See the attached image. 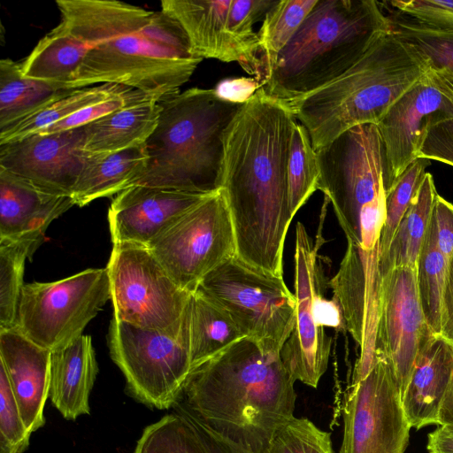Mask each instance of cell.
<instances>
[{"label":"cell","instance_id":"31","mask_svg":"<svg viewBox=\"0 0 453 453\" xmlns=\"http://www.w3.org/2000/svg\"><path fill=\"white\" fill-rule=\"evenodd\" d=\"M128 88L105 83L73 89L36 111L1 129L0 145L16 142L36 134L76 111L111 97Z\"/></svg>","mask_w":453,"mask_h":453},{"label":"cell","instance_id":"35","mask_svg":"<svg viewBox=\"0 0 453 453\" xmlns=\"http://www.w3.org/2000/svg\"><path fill=\"white\" fill-rule=\"evenodd\" d=\"M134 453H210L193 422L183 413L168 414L148 426Z\"/></svg>","mask_w":453,"mask_h":453},{"label":"cell","instance_id":"25","mask_svg":"<svg viewBox=\"0 0 453 453\" xmlns=\"http://www.w3.org/2000/svg\"><path fill=\"white\" fill-rule=\"evenodd\" d=\"M160 103L145 94L85 127V151L108 155L142 145L155 130Z\"/></svg>","mask_w":453,"mask_h":453},{"label":"cell","instance_id":"11","mask_svg":"<svg viewBox=\"0 0 453 453\" xmlns=\"http://www.w3.org/2000/svg\"><path fill=\"white\" fill-rule=\"evenodd\" d=\"M108 300L106 267L89 268L52 282L27 283L22 289L16 327L53 351L81 337Z\"/></svg>","mask_w":453,"mask_h":453},{"label":"cell","instance_id":"23","mask_svg":"<svg viewBox=\"0 0 453 453\" xmlns=\"http://www.w3.org/2000/svg\"><path fill=\"white\" fill-rule=\"evenodd\" d=\"M453 379V344L433 334L422 345L402 398L411 427L437 425L443 396Z\"/></svg>","mask_w":453,"mask_h":453},{"label":"cell","instance_id":"30","mask_svg":"<svg viewBox=\"0 0 453 453\" xmlns=\"http://www.w3.org/2000/svg\"><path fill=\"white\" fill-rule=\"evenodd\" d=\"M73 89L25 76L20 63L0 60V130Z\"/></svg>","mask_w":453,"mask_h":453},{"label":"cell","instance_id":"49","mask_svg":"<svg viewBox=\"0 0 453 453\" xmlns=\"http://www.w3.org/2000/svg\"><path fill=\"white\" fill-rule=\"evenodd\" d=\"M428 453H453V429L439 426L427 436Z\"/></svg>","mask_w":453,"mask_h":453},{"label":"cell","instance_id":"45","mask_svg":"<svg viewBox=\"0 0 453 453\" xmlns=\"http://www.w3.org/2000/svg\"><path fill=\"white\" fill-rule=\"evenodd\" d=\"M437 246L450 262L453 257V204L438 194L435 196L432 213Z\"/></svg>","mask_w":453,"mask_h":453},{"label":"cell","instance_id":"18","mask_svg":"<svg viewBox=\"0 0 453 453\" xmlns=\"http://www.w3.org/2000/svg\"><path fill=\"white\" fill-rule=\"evenodd\" d=\"M85 127L34 134L0 145V168L57 196H71L91 155L85 151Z\"/></svg>","mask_w":453,"mask_h":453},{"label":"cell","instance_id":"46","mask_svg":"<svg viewBox=\"0 0 453 453\" xmlns=\"http://www.w3.org/2000/svg\"><path fill=\"white\" fill-rule=\"evenodd\" d=\"M260 88V82L253 78H227L220 81L213 88L220 99L238 104H245Z\"/></svg>","mask_w":453,"mask_h":453},{"label":"cell","instance_id":"1","mask_svg":"<svg viewBox=\"0 0 453 453\" xmlns=\"http://www.w3.org/2000/svg\"><path fill=\"white\" fill-rule=\"evenodd\" d=\"M297 123L288 103L260 88L224 134L221 191L231 215L236 256L283 276V250L293 219L288 161Z\"/></svg>","mask_w":453,"mask_h":453},{"label":"cell","instance_id":"8","mask_svg":"<svg viewBox=\"0 0 453 453\" xmlns=\"http://www.w3.org/2000/svg\"><path fill=\"white\" fill-rule=\"evenodd\" d=\"M318 189L331 203L347 241L360 243L362 213L385 200L384 148L376 124L353 127L316 150Z\"/></svg>","mask_w":453,"mask_h":453},{"label":"cell","instance_id":"2","mask_svg":"<svg viewBox=\"0 0 453 453\" xmlns=\"http://www.w3.org/2000/svg\"><path fill=\"white\" fill-rule=\"evenodd\" d=\"M60 25L88 51L68 89L134 88L162 102L180 93L203 60L173 18L117 0H57Z\"/></svg>","mask_w":453,"mask_h":453},{"label":"cell","instance_id":"4","mask_svg":"<svg viewBox=\"0 0 453 453\" xmlns=\"http://www.w3.org/2000/svg\"><path fill=\"white\" fill-rule=\"evenodd\" d=\"M428 71L417 50L391 30L339 78L288 104L318 150L353 127L377 124Z\"/></svg>","mask_w":453,"mask_h":453},{"label":"cell","instance_id":"20","mask_svg":"<svg viewBox=\"0 0 453 453\" xmlns=\"http://www.w3.org/2000/svg\"><path fill=\"white\" fill-rule=\"evenodd\" d=\"M208 196L143 185L122 190L113 198L108 211L112 244L148 246Z\"/></svg>","mask_w":453,"mask_h":453},{"label":"cell","instance_id":"48","mask_svg":"<svg viewBox=\"0 0 453 453\" xmlns=\"http://www.w3.org/2000/svg\"><path fill=\"white\" fill-rule=\"evenodd\" d=\"M440 335L453 344V257L449 264L448 279L442 300Z\"/></svg>","mask_w":453,"mask_h":453},{"label":"cell","instance_id":"14","mask_svg":"<svg viewBox=\"0 0 453 453\" xmlns=\"http://www.w3.org/2000/svg\"><path fill=\"white\" fill-rule=\"evenodd\" d=\"M319 241L312 243L305 227L296 226L295 297L296 314L292 333L280 351L282 363L296 381L311 388L327 369L331 339L316 319L313 298L321 290V272L318 264Z\"/></svg>","mask_w":453,"mask_h":453},{"label":"cell","instance_id":"15","mask_svg":"<svg viewBox=\"0 0 453 453\" xmlns=\"http://www.w3.org/2000/svg\"><path fill=\"white\" fill-rule=\"evenodd\" d=\"M433 334L420 303L417 268L395 267L383 274L376 356L390 365L401 398L408 387L418 353Z\"/></svg>","mask_w":453,"mask_h":453},{"label":"cell","instance_id":"9","mask_svg":"<svg viewBox=\"0 0 453 453\" xmlns=\"http://www.w3.org/2000/svg\"><path fill=\"white\" fill-rule=\"evenodd\" d=\"M107 341L111 357L136 399L159 410L176 404L191 370L187 311L182 327L171 331L112 319Z\"/></svg>","mask_w":453,"mask_h":453},{"label":"cell","instance_id":"6","mask_svg":"<svg viewBox=\"0 0 453 453\" xmlns=\"http://www.w3.org/2000/svg\"><path fill=\"white\" fill-rule=\"evenodd\" d=\"M159 103L157 125L144 143L147 166L134 185L200 195L219 192L224 134L242 104L200 88Z\"/></svg>","mask_w":453,"mask_h":453},{"label":"cell","instance_id":"29","mask_svg":"<svg viewBox=\"0 0 453 453\" xmlns=\"http://www.w3.org/2000/svg\"><path fill=\"white\" fill-rule=\"evenodd\" d=\"M436 195L434 178L430 173H426L418 192L395 231L387 256L380 262L382 275L395 267L417 268Z\"/></svg>","mask_w":453,"mask_h":453},{"label":"cell","instance_id":"5","mask_svg":"<svg viewBox=\"0 0 453 453\" xmlns=\"http://www.w3.org/2000/svg\"><path fill=\"white\" fill-rule=\"evenodd\" d=\"M390 31V19L374 0H318L262 88L287 103L300 99L342 75Z\"/></svg>","mask_w":453,"mask_h":453},{"label":"cell","instance_id":"12","mask_svg":"<svg viewBox=\"0 0 453 453\" xmlns=\"http://www.w3.org/2000/svg\"><path fill=\"white\" fill-rule=\"evenodd\" d=\"M170 277L188 292L236 255L233 222L221 190L182 214L147 246Z\"/></svg>","mask_w":453,"mask_h":453},{"label":"cell","instance_id":"34","mask_svg":"<svg viewBox=\"0 0 453 453\" xmlns=\"http://www.w3.org/2000/svg\"><path fill=\"white\" fill-rule=\"evenodd\" d=\"M39 246L29 240H0V331L17 326L25 262Z\"/></svg>","mask_w":453,"mask_h":453},{"label":"cell","instance_id":"16","mask_svg":"<svg viewBox=\"0 0 453 453\" xmlns=\"http://www.w3.org/2000/svg\"><path fill=\"white\" fill-rule=\"evenodd\" d=\"M381 282L379 244L365 250L359 244L348 242L340 267L329 286L341 307L345 328L360 348L351 384L363 380L377 361L376 336Z\"/></svg>","mask_w":453,"mask_h":453},{"label":"cell","instance_id":"28","mask_svg":"<svg viewBox=\"0 0 453 453\" xmlns=\"http://www.w3.org/2000/svg\"><path fill=\"white\" fill-rule=\"evenodd\" d=\"M187 323L191 369L244 337L222 308L196 291L190 296Z\"/></svg>","mask_w":453,"mask_h":453},{"label":"cell","instance_id":"44","mask_svg":"<svg viewBox=\"0 0 453 453\" xmlns=\"http://www.w3.org/2000/svg\"><path fill=\"white\" fill-rule=\"evenodd\" d=\"M418 157L453 166V118L434 124L429 128Z\"/></svg>","mask_w":453,"mask_h":453},{"label":"cell","instance_id":"33","mask_svg":"<svg viewBox=\"0 0 453 453\" xmlns=\"http://www.w3.org/2000/svg\"><path fill=\"white\" fill-rule=\"evenodd\" d=\"M317 2L318 0L275 1L265 14L257 32L260 56L265 73V83L280 52L291 40Z\"/></svg>","mask_w":453,"mask_h":453},{"label":"cell","instance_id":"42","mask_svg":"<svg viewBox=\"0 0 453 453\" xmlns=\"http://www.w3.org/2000/svg\"><path fill=\"white\" fill-rule=\"evenodd\" d=\"M420 26L441 31H453V1L395 0L388 2Z\"/></svg>","mask_w":453,"mask_h":453},{"label":"cell","instance_id":"43","mask_svg":"<svg viewBox=\"0 0 453 453\" xmlns=\"http://www.w3.org/2000/svg\"><path fill=\"white\" fill-rule=\"evenodd\" d=\"M143 94L128 88L111 97L88 105L36 134H54L86 126L122 108L131 100Z\"/></svg>","mask_w":453,"mask_h":453},{"label":"cell","instance_id":"3","mask_svg":"<svg viewBox=\"0 0 453 453\" xmlns=\"http://www.w3.org/2000/svg\"><path fill=\"white\" fill-rule=\"evenodd\" d=\"M295 382L280 355L243 337L190 370L179 405L231 453H265L295 417Z\"/></svg>","mask_w":453,"mask_h":453},{"label":"cell","instance_id":"38","mask_svg":"<svg viewBox=\"0 0 453 453\" xmlns=\"http://www.w3.org/2000/svg\"><path fill=\"white\" fill-rule=\"evenodd\" d=\"M389 19L392 32L417 50L429 70L453 73V31L428 28L403 17Z\"/></svg>","mask_w":453,"mask_h":453},{"label":"cell","instance_id":"50","mask_svg":"<svg viewBox=\"0 0 453 453\" xmlns=\"http://www.w3.org/2000/svg\"><path fill=\"white\" fill-rule=\"evenodd\" d=\"M178 410L180 412L186 415L196 426L203 440L204 441L205 445L207 446L210 453H231V451L225 445V443L221 440H219L210 429H208L202 423L196 420L193 416H191L180 406H178Z\"/></svg>","mask_w":453,"mask_h":453},{"label":"cell","instance_id":"41","mask_svg":"<svg viewBox=\"0 0 453 453\" xmlns=\"http://www.w3.org/2000/svg\"><path fill=\"white\" fill-rule=\"evenodd\" d=\"M275 1L232 0L227 16V29L240 42L260 55L259 39L254 25L265 18ZM261 57V56H260Z\"/></svg>","mask_w":453,"mask_h":453},{"label":"cell","instance_id":"40","mask_svg":"<svg viewBox=\"0 0 453 453\" xmlns=\"http://www.w3.org/2000/svg\"><path fill=\"white\" fill-rule=\"evenodd\" d=\"M30 435L6 372L0 365V453H23L29 445Z\"/></svg>","mask_w":453,"mask_h":453},{"label":"cell","instance_id":"7","mask_svg":"<svg viewBox=\"0 0 453 453\" xmlns=\"http://www.w3.org/2000/svg\"><path fill=\"white\" fill-rule=\"evenodd\" d=\"M196 291L222 308L244 337L254 340L267 353L280 354L296 314L295 294L283 276L234 255L208 273Z\"/></svg>","mask_w":453,"mask_h":453},{"label":"cell","instance_id":"13","mask_svg":"<svg viewBox=\"0 0 453 453\" xmlns=\"http://www.w3.org/2000/svg\"><path fill=\"white\" fill-rule=\"evenodd\" d=\"M340 453H404L411 425L393 370L382 357L351 384L343 410Z\"/></svg>","mask_w":453,"mask_h":453},{"label":"cell","instance_id":"52","mask_svg":"<svg viewBox=\"0 0 453 453\" xmlns=\"http://www.w3.org/2000/svg\"><path fill=\"white\" fill-rule=\"evenodd\" d=\"M438 88L453 101V73L447 71H428Z\"/></svg>","mask_w":453,"mask_h":453},{"label":"cell","instance_id":"47","mask_svg":"<svg viewBox=\"0 0 453 453\" xmlns=\"http://www.w3.org/2000/svg\"><path fill=\"white\" fill-rule=\"evenodd\" d=\"M313 308L318 323L324 328H342L345 327L343 315L337 301L326 299L318 291L313 298Z\"/></svg>","mask_w":453,"mask_h":453},{"label":"cell","instance_id":"24","mask_svg":"<svg viewBox=\"0 0 453 453\" xmlns=\"http://www.w3.org/2000/svg\"><path fill=\"white\" fill-rule=\"evenodd\" d=\"M98 366L92 339L82 334L51 351L50 396L62 416L74 420L89 414L88 398Z\"/></svg>","mask_w":453,"mask_h":453},{"label":"cell","instance_id":"22","mask_svg":"<svg viewBox=\"0 0 453 453\" xmlns=\"http://www.w3.org/2000/svg\"><path fill=\"white\" fill-rule=\"evenodd\" d=\"M75 205L72 196L44 192L0 168V240L41 245L50 223Z\"/></svg>","mask_w":453,"mask_h":453},{"label":"cell","instance_id":"27","mask_svg":"<svg viewBox=\"0 0 453 453\" xmlns=\"http://www.w3.org/2000/svg\"><path fill=\"white\" fill-rule=\"evenodd\" d=\"M88 46L58 24L42 37L20 63L25 76L56 84L68 85L81 67Z\"/></svg>","mask_w":453,"mask_h":453},{"label":"cell","instance_id":"21","mask_svg":"<svg viewBox=\"0 0 453 453\" xmlns=\"http://www.w3.org/2000/svg\"><path fill=\"white\" fill-rule=\"evenodd\" d=\"M51 351L17 327L0 331V365L8 377L22 420L30 434L43 426L50 388Z\"/></svg>","mask_w":453,"mask_h":453},{"label":"cell","instance_id":"36","mask_svg":"<svg viewBox=\"0 0 453 453\" xmlns=\"http://www.w3.org/2000/svg\"><path fill=\"white\" fill-rule=\"evenodd\" d=\"M319 165L306 128L296 123L292 134L288 161V192L290 212L297 211L318 189Z\"/></svg>","mask_w":453,"mask_h":453},{"label":"cell","instance_id":"26","mask_svg":"<svg viewBox=\"0 0 453 453\" xmlns=\"http://www.w3.org/2000/svg\"><path fill=\"white\" fill-rule=\"evenodd\" d=\"M144 144L108 155L90 156L72 193L80 207L134 186L146 169Z\"/></svg>","mask_w":453,"mask_h":453},{"label":"cell","instance_id":"19","mask_svg":"<svg viewBox=\"0 0 453 453\" xmlns=\"http://www.w3.org/2000/svg\"><path fill=\"white\" fill-rule=\"evenodd\" d=\"M232 0H163L161 11L183 29L191 53L200 58L236 62L263 87L265 73L260 55L227 29Z\"/></svg>","mask_w":453,"mask_h":453},{"label":"cell","instance_id":"32","mask_svg":"<svg viewBox=\"0 0 453 453\" xmlns=\"http://www.w3.org/2000/svg\"><path fill=\"white\" fill-rule=\"evenodd\" d=\"M449 262L437 246L432 218L417 264V284L426 320L435 334L441 329V309Z\"/></svg>","mask_w":453,"mask_h":453},{"label":"cell","instance_id":"51","mask_svg":"<svg viewBox=\"0 0 453 453\" xmlns=\"http://www.w3.org/2000/svg\"><path fill=\"white\" fill-rule=\"evenodd\" d=\"M437 425L453 429V379L441 401L437 416Z\"/></svg>","mask_w":453,"mask_h":453},{"label":"cell","instance_id":"17","mask_svg":"<svg viewBox=\"0 0 453 453\" xmlns=\"http://www.w3.org/2000/svg\"><path fill=\"white\" fill-rule=\"evenodd\" d=\"M453 118V101L429 73L408 89L376 124L384 148L383 186L387 194L418 157L429 128Z\"/></svg>","mask_w":453,"mask_h":453},{"label":"cell","instance_id":"10","mask_svg":"<svg viewBox=\"0 0 453 453\" xmlns=\"http://www.w3.org/2000/svg\"><path fill=\"white\" fill-rule=\"evenodd\" d=\"M113 319L150 330L182 327L191 293L144 245L114 243L106 266Z\"/></svg>","mask_w":453,"mask_h":453},{"label":"cell","instance_id":"39","mask_svg":"<svg viewBox=\"0 0 453 453\" xmlns=\"http://www.w3.org/2000/svg\"><path fill=\"white\" fill-rule=\"evenodd\" d=\"M331 434L305 418L293 417L275 433L265 453H334Z\"/></svg>","mask_w":453,"mask_h":453},{"label":"cell","instance_id":"37","mask_svg":"<svg viewBox=\"0 0 453 453\" xmlns=\"http://www.w3.org/2000/svg\"><path fill=\"white\" fill-rule=\"evenodd\" d=\"M430 161L424 157L415 159L385 194V220L379 240L380 262L387 256L395 231L420 187Z\"/></svg>","mask_w":453,"mask_h":453}]
</instances>
